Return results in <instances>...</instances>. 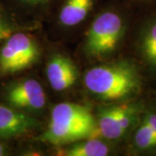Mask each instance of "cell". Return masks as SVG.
Masks as SVG:
<instances>
[{
  "label": "cell",
  "instance_id": "obj_1",
  "mask_svg": "<svg viewBox=\"0 0 156 156\" xmlns=\"http://www.w3.org/2000/svg\"><path fill=\"white\" fill-rule=\"evenodd\" d=\"M89 94L104 101L124 102L134 100L142 90L139 66L130 59H120L90 68L83 76Z\"/></svg>",
  "mask_w": 156,
  "mask_h": 156
},
{
  "label": "cell",
  "instance_id": "obj_2",
  "mask_svg": "<svg viewBox=\"0 0 156 156\" xmlns=\"http://www.w3.org/2000/svg\"><path fill=\"white\" fill-rule=\"evenodd\" d=\"M96 131V118L89 108L73 102H61L53 108L48 128L39 140L61 147L91 138Z\"/></svg>",
  "mask_w": 156,
  "mask_h": 156
},
{
  "label": "cell",
  "instance_id": "obj_3",
  "mask_svg": "<svg viewBox=\"0 0 156 156\" xmlns=\"http://www.w3.org/2000/svg\"><path fill=\"white\" fill-rule=\"evenodd\" d=\"M126 21L114 11L99 14L89 26L83 44L85 54L93 58H103L119 48L126 33Z\"/></svg>",
  "mask_w": 156,
  "mask_h": 156
},
{
  "label": "cell",
  "instance_id": "obj_4",
  "mask_svg": "<svg viewBox=\"0 0 156 156\" xmlns=\"http://www.w3.org/2000/svg\"><path fill=\"white\" fill-rule=\"evenodd\" d=\"M146 105L132 100L101 108L96 117L98 133L109 140H119L132 133L139 123Z\"/></svg>",
  "mask_w": 156,
  "mask_h": 156
},
{
  "label": "cell",
  "instance_id": "obj_5",
  "mask_svg": "<svg viewBox=\"0 0 156 156\" xmlns=\"http://www.w3.org/2000/svg\"><path fill=\"white\" fill-rule=\"evenodd\" d=\"M37 41L23 32L12 33L0 48V74H14L33 66L40 58Z\"/></svg>",
  "mask_w": 156,
  "mask_h": 156
},
{
  "label": "cell",
  "instance_id": "obj_6",
  "mask_svg": "<svg viewBox=\"0 0 156 156\" xmlns=\"http://www.w3.org/2000/svg\"><path fill=\"white\" fill-rule=\"evenodd\" d=\"M9 106L26 113H38L46 106V94L38 81L28 78L12 83L5 91Z\"/></svg>",
  "mask_w": 156,
  "mask_h": 156
},
{
  "label": "cell",
  "instance_id": "obj_7",
  "mask_svg": "<svg viewBox=\"0 0 156 156\" xmlns=\"http://www.w3.org/2000/svg\"><path fill=\"white\" fill-rule=\"evenodd\" d=\"M41 123L29 113L0 104V138L18 137L37 129Z\"/></svg>",
  "mask_w": 156,
  "mask_h": 156
},
{
  "label": "cell",
  "instance_id": "obj_8",
  "mask_svg": "<svg viewBox=\"0 0 156 156\" xmlns=\"http://www.w3.org/2000/svg\"><path fill=\"white\" fill-rule=\"evenodd\" d=\"M46 76L50 87L56 91H65L74 86L78 78L75 62L61 54L53 55L46 66Z\"/></svg>",
  "mask_w": 156,
  "mask_h": 156
},
{
  "label": "cell",
  "instance_id": "obj_9",
  "mask_svg": "<svg viewBox=\"0 0 156 156\" xmlns=\"http://www.w3.org/2000/svg\"><path fill=\"white\" fill-rule=\"evenodd\" d=\"M136 49L148 72L156 76V15L147 18L141 25Z\"/></svg>",
  "mask_w": 156,
  "mask_h": 156
},
{
  "label": "cell",
  "instance_id": "obj_10",
  "mask_svg": "<svg viewBox=\"0 0 156 156\" xmlns=\"http://www.w3.org/2000/svg\"><path fill=\"white\" fill-rule=\"evenodd\" d=\"M95 0H65L59 13V23L64 27H73L88 17Z\"/></svg>",
  "mask_w": 156,
  "mask_h": 156
},
{
  "label": "cell",
  "instance_id": "obj_11",
  "mask_svg": "<svg viewBox=\"0 0 156 156\" xmlns=\"http://www.w3.org/2000/svg\"><path fill=\"white\" fill-rule=\"evenodd\" d=\"M60 151V154L66 156H106L110 152V147L103 140L83 139L69 144Z\"/></svg>",
  "mask_w": 156,
  "mask_h": 156
},
{
  "label": "cell",
  "instance_id": "obj_12",
  "mask_svg": "<svg viewBox=\"0 0 156 156\" xmlns=\"http://www.w3.org/2000/svg\"><path fill=\"white\" fill-rule=\"evenodd\" d=\"M131 147L134 153H153L156 151V133L140 117L132 132Z\"/></svg>",
  "mask_w": 156,
  "mask_h": 156
},
{
  "label": "cell",
  "instance_id": "obj_13",
  "mask_svg": "<svg viewBox=\"0 0 156 156\" xmlns=\"http://www.w3.org/2000/svg\"><path fill=\"white\" fill-rule=\"evenodd\" d=\"M14 33V27L5 17L0 14V43L5 42L11 34Z\"/></svg>",
  "mask_w": 156,
  "mask_h": 156
},
{
  "label": "cell",
  "instance_id": "obj_14",
  "mask_svg": "<svg viewBox=\"0 0 156 156\" xmlns=\"http://www.w3.org/2000/svg\"><path fill=\"white\" fill-rule=\"evenodd\" d=\"M23 4L26 5H43L47 3L50 0H18Z\"/></svg>",
  "mask_w": 156,
  "mask_h": 156
},
{
  "label": "cell",
  "instance_id": "obj_15",
  "mask_svg": "<svg viewBox=\"0 0 156 156\" xmlns=\"http://www.w3.org/2000/svg\"><path fill=\"white\" fill-rule=\"evenodd\" d=\"M7 154H8V147H7V145L0 140V156L7 155Z\"/></svg>",
  "mask_w": 156,
  "mask_h": 156
},
{
  "label": "cell",
  "instance_id": "obj_16",
  "mask_svg": "<svg viewBox=\"0 0 156 156\" xmlns=\"http://www.w3.org/2000/svg\"><path fill=\"white\" fill-rule=\"evenodd\" d=\"M140 1H147V2H152V1H156V0H140Z\"/></svg>",
  "mask_w": 156,
  "mask_h": 156
}]
</instances>
